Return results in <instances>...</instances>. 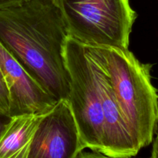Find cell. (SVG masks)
<instances>
[{
	"instance_id": "cell-1",
	"label": "cell",
	"mask_w": 158,
	"mask_h": 158,
	"mask_svg": "<svg viewBox=\"0 0 158 158\" xmlns=\"http://www.w3.org/2000/svg\"><path fill=\"white\" fill-rule=\"evenodd\" d=\"M67 37L53 0H27L0 9V43L57 101L67 100L69 94Z\"/></svg>"
},
{
	"instance_id": "cell-2",
	"label": "cell",
	"mask_w": 158,
	"mask_h": 158,
	"mask_svg": "<svg viewBox=\"0 0 158 158\" xmlns=\"http://www.w3.org/2000/svg\"><path fill=\"white\" fill-rule=\"evenodd\" d=\"M87 46L103 68L130 134L140 151L152 143L158 127V94L151 82L152 65L140 63L128 49Z\"/></svg>"
},
{
	"instance_id": "cell-3",
	"label": "cell",
	"mask_w": 158,
	"mask_h": 158,
	"mask_svg": "<svg viewBox=\"0 0 158 158\" xmlns=\"http://www.w3.org/2000/svg\"><path fill=\"white\" fill-rule=\"evenodd\" d=\"M69 75L67 101L84 149L101 153L103 110L100 64L86 45L68 36L64 51Z\"/></svg>"
},
{
	"instance_id": "cell-4",
	"label": "cell",
	"mask_w": 158,
	"mask_h": 158,
	"mask_svg": "<svg viewBox=\"0 0 158 158\" xmlns=\"http://www.w3.org/2000/svg\"><path fill=\"white\" fill-rule=\"evenodd\" d=\"M68 36L87 46L127 49L137 14L129 0H53Z\"/></svg>"
},
{
	"instance_id": "cell-5",
	"label": "cell",
	"mask_w": 158,
	"mask_h": 158,
	"mask_svg": "<svg viewBox=\"0 0 158 158\" xmlns=\"http://www.w3.org/2000/svg\"><path fill=\"white\" fill-rule=\"evenodd\" d=\"M83 150L69 103L60 100L40 120L27 158H77Z\"/></svg>"
},
{
	"instance_id": "cell-6",
	"label": "cell",
	"mask_w": 158,
	"mask_h": 158,
	"mask_svg": "<svg viewBox=\"0 0 158 158\" xmlns=\"http://www.w3.org/2000/svg\"><path fill=\"white\" fill-rule=\"evenodd\" d=\"M0 71L9 95V117L44 113L57 100L49 95L0 43Z\"/></svg>"
},
{
	"instance_id": "cell-7",
	"label": "cell",
	"mask_w": 158,
	"mask_h": 158,
	"mask_svg": "<svg viewBox=\"0 0 158 158\" xmlns=\"http://www.w3.org/2000/svg\"><path fill=\"white\" fill-rule=\"evenodd\" d=\"M45 113L11 117L0 136V158H27L34 133Z\"/></svg>"
},
{
	"instance_id": "cell-8",
	"label": "cell",
	"mask_w": 158,
	"mask_h": 158,
	"mask_svg": "<svg viewBox=\"0 0 158 158\" xmlns=\"http://www.w3.org/2000/svg\"><path fill=\"white\" fill-rule=\"evenodd\" d=\"M9 110H10V103H9V91L6 82L3 79L2 74L0 71V113L9 117Z\"/></svg>"
},
{
	"instance_id": "cell-9",
	"label": "cell",
	"mask_w": 158,
	"mask_h": 158,
	"mask_svg": "<svg viewBox=\"0 0 158 158\" xmlns=\"http://www.w3.org/2000/svg\"><path fill=\"white\" fill-rule=\"evenodd\" d=\"M77 158H114L110 157H107V156L104 155L103 154H100L99 152H95V151H82L80 154H79ZM133 158V157H131Z\"/></svg>"
},
{
	"instance_id": "cell-10",
	"label": "cell",
	"mask_w": 158,
	"mask_h": 158,
	"mask_svg": "<svg viewBox=\"0 0 158 158\" xmlns=\"http://www.w3.org/2000/svg\"><path fill=\"white\" fill-rule=\"evenodd\" d=\"M27 0H0V9L17 6Z\"/></svg>"
},
{
	"instance_id": "cell-11",
	"label": "cell",
	"mask_w": 158,
	"mask_h": 158,
	"mask_svg": "<svg viewBox=\"0 0 158 158\" xmlns=\"http://www.w3.org/2000/svg\"><path fill=\"white\" fill-rule=\"evenodd\" d=\"M156 137L154 139V142H153V149H152V154H151V157L150 158H158V127L156 130Z\"/></svg>"
},
{
	"instance_id": "cell-12",
	"label": "cell",
	"mask_w": 158,
	"mask_h": 158,
	"mask_svg": "<svg viewBox=\"0 0 158 158\" xmlns=\"http://www.w3.org/2000/svg\"><path fill=\"white\" fill-rule=\"evenodd\" d=\"M10 118L11 117H7V116L0 113V136H1L2 131H4L5 127H6V124H7L8 122L10 120Z\"/></svg>"
}]
</instances>
